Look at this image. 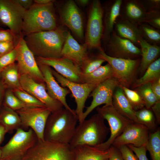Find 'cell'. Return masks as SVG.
<instances>
[{
  "mask_svg": "<svg viewBox=\"0 0 160 160\" xmlns=\"http://www.w3.org/2000/svg\"><path fill=\"white\" fill-rule=\"evenodd\" d=\"M16 130L8 142L1 147V159L21 160L37 141L36 135L31 128L25 130L20 128Z\"/></svg>",
  "mask_w": 160,
  "mask_h": 160,
  "instance_id": "obj_6",
  "label": "cell"
},
{
  "mask_svg": "<svg viewBox=\"0 0 160 160\" xmlns=\"http://www.w3.org/2000/svg\"><path fill=\"white\" fill-rule=\"evenodd\" d=\"M17 55V45L10 52L0 57V74L1 71L6 67L16 61Z\"/></svg>",
  "mask_w": 160,
  "mask_h": 160,
  "instance_id": "obj_40",
  "label": "cell"
},
{
  "mask_svg": "<svg viewBox=\"0 0 160 160\" xmlns=\"http://www.w3.org/2000/svg\"><path fill=\"white\" fill-rule=\"evenodd\" d=\"M119 86L122 89L126 97L135 111L145 107L144 101L136 91Z\"/></svg>",
  "mask_w": 160,
  "mask_h": 160,
  "instance_id": "obj_37",
  "label": "cell"
},
{
  "mask_svg": "<svg viewBox=\"0 0 160 160\" xmlns=\"http://www.w3.org/2000/svg\"><path fill=\"white\" fill-rule=\"evenodd\" d=\"M20 119L21 128H29L35 132L38 140H44V133L50 111L46 107H26L16 111ZM28 130V129H27Z\"/></svg>",
  "mask_w": 160,
  "mask_h": 160,
  "instance_id": "obj_10",
  "label": "cell"
},
{
  "mask_svg": "<svg viewBox=\"0 0 160 160\" xmlns=\"http://www.w3.org/2000/svg\"><path fill=\"white\" fill-rule=\"evenodd\" d=\"M124 15L122 16L137 25L145 23L151 11L147 12L143 4L140 1L132 0L126 1Z\"/></svg>",
  "mask_w": 160,
  "mask_h": 160,
  "instance_id": "obj_24",
  "label": "cell"
},
{
  "mask_svg": "<svg viewBox=\"0 0 160 160\" xmlns=\"http://www.w3.org/2000/svg\"><path fill=\"white\" fill-rule=\"evenodd\" d=\"M7 133L5 128L0 124V145L4 140L5 135Z\"/></svg>",
  "mask_w": 160,
  "mask_h": 160,
  "instance_id": "obj_51",
  "label": "cell"
},
{
  "mask_svg": "<svg viewBox=\"0 0 160 160\" xmlns=\"http://www.w3.org/2000/svg\"><path fill=\"white\" fill-rule=\"evenodd\" d=\"M6 88L0 79V110L2 106Z\"/></svg>",
  "mask_w": 160,
  "mask_h": 160,
  "instance_id": "obj_50",
  "label": "cell"
},
{
  "mask_svg": "<svg viewBox=\"0 0 160 160\" xmlns=\"http://www.w3.org/2000/svg\"><path fill=\"white\" fill-rule=\"evenodd\" d=\"M105 62L98 55H89L88 54L80 66L81 73L83 74L90 73L102 65Z\"/></svg>",
  "mask_w": 160,
  "mask_h": 160,
  "instance_id": "obj_34",
  "label": "cell"
},
{
  "mask_svg": "<svg viewBox=\"0 0 160 160\" xmlns=\"http://www.w3.org/2000/svg\"><path fill=\"white\" fill-rule=\"evenodd\" d=\"M149 134V130L145 126L133 123L128 126L114 140L111 146L118 149L129 144L137 147L146 146Z\"/></svg>",
  "mask_w": 160,
  "mask_h": 160,
  "instance_id": "obj_17",
  "label": "cell"
},
{
  "mask_svg": "<svg viewBox=\"0 0 160 160\" xmlns=\"http://www.w3.org/2000/svg\"><path fill=\"white\" fill-rule=\"evenodd\" d=\"M17 47L16 61L20 75H26L38 82L45 83L35 56L27 46L23 36L21 37Z\"/></svg>",
  "mask_w": 160,
  "mask_h": 160,
  "instance_id": "obj_12",
  "label": "cell"
},
{
  "mask_svg": "<svg viewBox=\"0 0 160 160\" xmlns=\"http://www.w3.org/2000/svg\"><path fill=\"white\" fill-rule=\"evenodd\" d=\"M26 10L15 0H0V21L18 39L23 36L22 26Z\"/></svg>",
  "mask_w": 160,
  "mask_h": 160,
  "instance_id": "obj_11",
  "label": "cell"
},
{
  "mask_svg": "<svg viewBox=\"0 0 160 160\" xmlns=\"http://www.w3.org/2000/svg\"><path fill=\"white\" fill-rule=\"evenodd\" d=\"M122 2L121 0L112 1L106 10L105 17V35L108 39L114 31V26L117 18L120 16Z\"/></svg>",
  "mask_w": 160,
  "mask_h": 160,
  "instance_id": "obj_30",
  "label": "cell"
},
{
  "mask_svg": "<svg viewBox=\"0 0 160 160\" xmlns=\"http://www.w3.org/2000/svg\"><path fill=\"white\" fill-rule=\"evenodd\" d=\"M78 118L75 110L65 108L51 113L47 120L44 133V140L69 144L76 130Z\"/></svg>",
  "mask_w": 160,
  "mask_h": 160,
  "instance_id": "obj_2",
  "label": "cell"
},
{
  "mask_svg": "<svg viewBox=\"0 0 160 160\" xmlns=\"http://www.w3.org/2000/svg\"><path fill=\"white\" fill-rule=\"evenodd\" d=\"M160 78V58H158L147 68L140 78L137 79L131 86L134 89L143 84L152 83Z\"/></svg>",
  "mask_w": 160,
  "mask_h": 160,
  "instance_id": "obj_31",
  "label": "cell"
},
{
  "mask_svg": "<svg viewBox=\"0 0 160 160\" xmlns=\"http://www.w3.org/2000/svg\"><path fill=\"white\" fill-rule=\"evenodd\" d=\"M109 132L104 119L97 113L79 123L69 145L73 148L82 145L96 146L105 141Z\"/></svg>",
  "mask_w": 160,
  "mask_h": 160,
  "instance_id": "obj_4",
  "label": "cell"
},
{
  "mask_svg": "<svg viewBox=\"0 0 160 160\" xmlns=\"http://www.w3.org/2000/svg\"><path fill=\"white\" fill-rule=\"evenodd\" d=\"M107 45L109 56L116 58L135 59L141 57L140 49L129 40L122 38L113 31Z\"/></svg>",
  "mask_w": 160,
  "mask_h": 160,
  "instance_id": "obj_18",
  "label": "cell"
},
{
  "mask_svg": "<svg viewBox=\"0 0 160 160\" xmlns=\"http://www.w3.org/2000/svg\"><path fill=\"white\" fill-rule=\"evenodd\" d=\"M119 149L124 160H139L136 155L127 145L122 146Z\"/></svg>",
  "mask_w": 160,
  "mask_h": 160,
  "instance_id": "obj_44",
  "label": "cell"
},
{
  "mask_svg": "<svg viewBox=\"0 0 160 160\" xmlns=\"http://www.w3.org/2000/svg\"><path fill=\"white\" fill-rule=\"evenodd\" d=\"M119 85L118 81L114 77L97 85L89 95V97H92V100L84 111L81 122L99 106L102 104L112 105L113 93L115 89Z\"/></svg>",
  "mask_w": 160,
  "mask_h": 160,
  "instance_id": "obj_15",
  "label": "cell"
},
{
  "mask_svg": "<svg viewBox=\"0 0 160 160\" xmlns=\"http://www.w3.org/2000/svg\"><path fill=\"white\" fill-rule=\"evenodd\" d=\"M20 39H18L9 29L0 30V42L13 41L17 44Z\"/></svg>",
  "mask_w": 160,
  "mask_h": 160,
  "instance_id": "obj_42",
  "label": "cell"
},
{
  "mask_svg": "<svg viewBox=\"0 0 160 160\" xmlns=\"http://www.w3.org/2000/svg\"><path fill=\"white\" fill-rule=\"evenodd\" d=\"M15 1L26 10L29 9L34 4L33 1L32 0H15Z\"/></svg>",
  "mask_w": 160,
  "mask_h": 160,
  "instance_id": "obj_49",
  "label": "cell"
},
{
  "mask_svg": "<svg viewBox=\"0 0 160 160\" xmlns=\"http://www.w3.org/2000/svg\"><path fill=\"white\" fill-rule=\"evenodd\" d=\"M69 144L37 140L21 160H74Z\"/></svg>",
  "mask_w": 160,
  "mask_h": 160,
  "instance_id": "obj_5",
  "label": "cell"
},
{
  "mask_svg": "<svg viewBox=\"0 0 160 160\" xmlns=\"http://www.w3.org/2000/svg\"><path fill=\"white\" fill-rule=\"evenodd\" d=\"M13 92L15 95L28 107L45 106L42 102L23 89H17Z\"/></svg>",
  "mask_w": 160,
  "mask_h": 160,
  "instance_id": "obj_39",
  "label": "cell"
},
{
  "mask_svg": "<svg viewBox=\"0 0 160 160\" xmlns=\"http://www.w3.org/2000/svg\"><path fill=\"white\" fill-rule=\"evenodd\" d=\"M113 77H114L113 69L111 66L107 63L105 65L100 66L90 73H81V79L82 83L97 86Z\"/></svg>",
  "mask_w": 160,
  "mask_h": 160,
  "instance_id": "obj_27",
  "label": "cell"
},
{
  "mask_svg": "<svg viewBox=\"0 0 160 160\" xmlns=\"http://www.w3.org/2000/svg\"><path fill=\"white\" fill-rule=\"evenodd\" d=\"M151 109L156 117L157 123H160V101H157L151 108Z\"/></svg>",
  "mask_w": 160,
  "mask_h": 160,
  "instance_id": "obj_48",
  "label": "cell"
},
{
  "mask_svg": "<svg viewBox=\"0 0 160 160\" xmlns=\"http://www.w3.org/2000/svg\"><path fill=\"white\" fill-rule=\"evenodd\" d=\"M1 81L6 89L12 91L22 89L20 82V74L17 63L11 64L4 69L0 73Z\"/></svg>",
  "mask_w": 160,
  "mask_h": 160,
  "instance_id": "obj_28",
  "label": "cell"
},
{
  "mask_svg": "<svg viewBox=\"0 0 160 160\" xmlns=\"http://www.w3.org/2000/svg\"><path fill=\"white\" fill-rule=\"evenodd\" d=\"M68 32L63 27L58 26L52 30L26 35L24 38L35 57L58 58L62 57L61 51Z\"/></svg>",
  "mask_w": 160,
  "mask_h": 160,
  "instance_id": "obj_1",
  "label": "cell"
},
{
  "mask_svg": "<svg viewBox=\"0 0 160 160\" xmlns=\"http://www.w3.org/2000/svg\"><path fill=\"white\" fill-rule=\"evenodd\" d=\"M111 153L108 160H124L119 149L111 146L110 147Z\"/></svg>",
  "mask_w": 160,
  "mask_h": 160,
  "instance_id": "obj_46",
  "label": "cell"
},
{
  "mask_svg": "<svg viewBox=\"0 0 160 160\" xmlns=\"http://www.w3.org/2000/svg\"><path fill=\"white\" fill-rule=\"evenodd\" d=\"M54 77L63 87L68 88L74 98L76 105L75 113L79 123L81 122L86 100L92 92L97 86L87 83H78L71 81L62 76L51 68Z\"/></svg>",
  "mask_w": 160,
  "mask_h": 160,
  "instance_id": "obj_13",
  "label": "cell"
},
{
  "mask_svg": "<svg viewBox=\"0 0 160 160\" xmlns=\"http://www.w3.org/2000/svg\"><path fill=\"white\" fill-rule=\"evenodd\" d=\"M140 47L141 57L139 71L143 74L148 67L158 59L160 52V47L152 44L144 38L138 43Z\"/></svg>",
  "mask_w": 160,
  "mask_h": 160,
  "instance_id": "obj_26",
  "label": "cell"
},
{
  "mask_svg": "<svg viewBox=\"0 0 160 160\" xmlns=\"http://www.w3.org/2000/svg\"><path fill=\"white\" fill-rule=\"evenodd\" d=\"M87 49L85 44H80L68 31L61 51L62 57L69 60L80 68L83 61L88 54Z\"/></svg>",
  "mask_w": 160,
  "mask_h": 160,
  "instance_id": "obj_21",
  "label": "cell"
},
{
  "mask_svg": "<svg viewBox=\"0 0 160 160\" xmlns=\"http://www.w3.org/2000/svg\"><path fill=\"white\" fill-rule=\"evenodd\" d=\"M151 83L152 90L158 101H160V78L153 81Z\"/></svg>",
  "mask_w": 160,
  "mask_h": 160,
  "instance_id": "obj_47",
  "label": "cell"
},
{
  "mask_svg": "<svg viewBox=\"0 0 160 160\" xmlns=\"http://www.w3.org/2000/svg\"><path fill=\"white\" fill-rule=\"evenodd\" d=\"M38 64L43 76L48 94L53 99L60 102L65 108L73 111L74 110L70 107L66 100V96L70 92L69 90L60 85L53 76L51 67L45 64Z\"/></svg>",
  "mask_w": 160,
  "mask_h": 160,
  "instance_id": "obj_20",
  "label": "cell"
},
{
  "mask_svg": "<svg viewBox=\"0 0 160 160\" xmlns=\"http://www.w3.org/2000/svg\"><path fill=\"white\" fill-rule=\"evenodd\" d=\"M17 44L13 41L0 42V57L11 51Z\"/></svg>",
  "mask_w": 160,
  "mask_h": 160,
  "instance_id": "obj_45",
  "label": "cell"
},
{
  "mask_svg": "<svg viewBox=\"0 0 160 160\" xmlns=\"http://www.w3.org/2000/svg\"><path fill=\"white\" fill-rule=\"evenodd\" d=\"M20 82L23 90L43 103L51 113L63 108V105L60 102L53 99L48 94L45 83L38 82L25 74L20 75Z\"/></svg>",
  "mask_w": 160,
  "mask_h": 160,
  "instance_id": "obj_14",
  "label": "cell"
},
{
  "mask_svg": "<svg viewBox=\"0 0 160 160\" xmlns=\"http://www.w3.org/2000/svg\"><path fill=\"white\" fill-rule=\"evenodd\" d=\"M0 79H1V76H0Z\"/></svg>",
  "mask_w": 160,
  "mask_h": 160,
  "instance_id": "obj_55",
  "label": "cell"
},
{
  "mask_svg": "<svg viewBox=\"0 0 160 160\" xmlns=\"http://www.w3.org/2000/svg\"><path fill=\"white\" fill-rule=\"evenodd\" d=\"M76 1L77 3L81 6H85L89 2V1L88 0H77Z\"/></svg>",
  "mask_w": 160,
  "mask_h": 160,
  "instance_id": "obj_53",
  "label": "cell"
},
{
  "mask_svg": "<svg viewBox=\"0 0 160 160\" xmlns=\"http://www.w3.org/2000/svg\"><path fill=\"white\" fill-rule=\"evenodd\" d=\"M140 96L144 102L145 107L151 109V107L158 101L151 87V83H146L134 89Z\"/></svg>",
  "mask_w": 160,
  "mask_h": 160,
  "instance_id": "obj_35",
  "label": "cell"
},
{
  "mask_svg": "<svg viewBox=\"0 0 160 160\" xmlns=\"http://www.w3.org/2000/svg\"><path fill=\"white\" fill-rule=\"evenodd\" d=\"M145 22L148 23L153 28L160 29V17L159 12L157 11H151Z\"/></svg>",
  "mask_w": 160,
  "mask_h": 160,
  "instance_id": "obj_41",
  "label": "cell"
},
{
  "mask_svg": "<svg viewBox=\"0 0 160 160\" xmlns=\"http://www.w3.org/2000/svg\"><path fill=\"white\" fill-rule=\"evenodd\" d=\"M2 105L15 111L28 107L9 89L6 90Z\"/></svg>",
  "mask_w": 160,
  "mask_h": 160,
  "instance_id": "obj_36",
  "label": "cell"
},
{
  "mask_svg": "<svg viewBox=\"0 0 160 160\" xmlns=\"http://www.w3.org/2000/svg\"><path fill=\"white\" fill-rule=\"evenodd\" d=\"M35 58L37 64L48 65L53 68L57 72L68 80L75 83H82L79 67L69 60L62 57L49 58L35 57Z\"/></svg>",
  "mask_w": 160,
  "mask_h": 160,
  "instance_id": "obj_19",
  "label": "cell"
},
{
  "mask_svg": "<svg viewBox=\"0 0 160 160\" xmlns=\"http://www.w3.org/2000/svg\"><path fill=\"white\" fill-rule=\"evenodd\" d=\"M0 124L9 133L21 127L20 119L17 112L3 105L0 110Z\"/></svg>",
  "mask_w": 160,
  "mask_h": 160,
  "instance_id": "obj_29",
  "label": "cell"
},
{
  "mask_svg": "<svg viewBox=\"0 0 160 160\" xmlns=\"http://www.w3.org/2000/svg\"><path fill=\"white\" fill-rule=\"evenodd\" d=\"M148 151L151 160H160V130L157 129L150 133L145 146Z\"/></svg>",
  "mask_w": 160,
  "mask_h": 160,
  "instance_id": "obj_32",
  "label": "cell"
},
{
  "mask_svg": "<svg viewBox=\"0 0 160 160\" xmlns=\"http://www.w3.org/2000/svg\"><path fill=\"white\" fill-rule=\"evenodd\" d=\"M113 105L122 115L134 123H138L134 109L126 97L122 89L119 85L115 89L112 100Z\"/></svg>",
  "mask_w": 160,
  "mask_h": 160,
  "instance_id": "obj_25",
  "label": "cell"
},
{
  "mask_svg": "<svg viewBox=\"0 0 160 160\" xmlns=\"http://www.w3.org/2000/svg\"><path fill=\"white\" fill-rule=\"evenodd\" d=\"M127 145L135 154L139 160H148L146 156L147 151L145 146L137 147L130 144Z\"/></svg>",
  "mask_w": 160,
  "mask_h": 160,
  "instance_id": "obj_43",
  "label": "cell"
},
{
  "mask_svg": "<svg viewBox=\"0 0 160 160\" xmlns=\"http://www.w3.org/2000/svg\"><path fill=\"white\" fill-rule=\"evenodd\" d=\"M96 110L97 113L108 121L110 135L105 142L95 146L101 149L107 150L126 128L134 122L120 113L113 105L98 107L96 108Z\"/></svg>",
  "mask_w": 160,
  "mask_h": 160,
  "instance_id": "obj_8",
  "label": "cell"
},
{
  "mask_svg": "<svg viewBox=\"0 0 160 160\" xmlns=\"http://www.w3.org/2000/svg\"><path fill=\"white\" fill-rule=\"evenodd\" d=\"M135 115L138 123L143 125L150 130L155 131L156 128L154 115L151 109L144 107L135 111Z\"/></svg>",
  "mask_w": 160,
  "mask_h": 160,
  "instance_id": "obj_33",
  "label": "cell"
},
{
  "mask_svg": "<svg viewBox=\"0 0 160 160\" xmlns=\"http://www.w3.org/2000/svg\"><path fill=\"white\" fill-rule=\"evenodd\" d=\"M0 160H2V159H0Z\"/></svg>",
  "mask_w": 160,
  "mask_h": 160,
  "instance_id": "obj_56",
  "label": "cell"
},
{
  "mask_svg": "<svg viewBox=\"0 0 160 160\" xmlns=\"http://www.w3.org/2000/svg\"><path fill=\"white\" fill-rule=\"evenodd\" d=\"M2 155V151L1 148V147H0V159H1Z\"/></svg>",
  "mask_w": 160,
  "mask_h": 160,
  "instance_id": "obj_54",
  "label": "cell"
},
{
  "mask_svg": "<svg viewBox=\"0 0 160 160\" xmlns=\"http://www.w3.org/2000/svg\"><path fill=\"white\" fill-rule=\"evenodd\" d=\"M98 55L112 67L114 77L119 85L129 88L137 79L141 59L116 58L107 55L102 48L99 49Z\"/></svg>",
  "mask_w": 160,
  "mask_h": 160,
  "instance_id": "obj_7",
  "label": "cell"
},
{
  "mask_svg": "<svg viewBox=\"0 0 160 160\" xmlns=\"http://www.w3.org/2000/svg\"><path fill=\"white\" fill-rule=\"evenodd\" d=\"M54 0H33L34 3L38 4L44 5L48 4L54 2Z\"/></svg>",
  "mask_w": 160,
  "mask_h": 160,
  "instance_id": "obj_52",
  "label": "cell"
},
{
  "mask_svg": "<svg viewBox=\"0 0 160 160\" xmlns=\"http://www.w3.org/2000/svg\"><path fill=\"white\" fill-rule=\"evenodd\" d=\"M59 12L62 23L80 40L84 38L82 16L75 2L69 0L59 7Z\"/></svg>",
  "mask_w": 160,
  "mask_h": 160,
  "instance_id": "obj_16",
  "label": "cell"
},
{
  "mask_svg": "<svg viewBox=\"0 0 160 160\" xmlns=\"http://www.w3.org/2000/svg\"><path fill=\"white\" fill-rule=\"evenodd\" d=\"M58 26L53 2L41 5L34 3L26 10L23 17L22 33L26 35L55 29Z\"/></svg>",
  "mask_w": 160,
  "mask_h": 160,
  "instance_id": "obj_3",
  "label": "cell"
},
{
  "mask_svg": "<svg viewBox=\"0 0 160 160\" xmlns=\"http://www.w3.org/2000/svg\"><path fill=\"white\" fill-rule=\"evenodd\" d=\"M74 160H106L111 153V149L103 150L95 146L87 145L77 146L74 148Z\"/></svg>",
  "mask_w": 160,
  "mask_h": 160,
  "instance_id": "obj_23",
  "label": "cell"
},
{
  "mask_svg": "<svg viewBox=\"0 0 160 160\" xmlns=\"http://www.w3.org/2000/svg\"><path fill=\"white\" fill-rule=\"evenodd\" d=\"M138 25L143 38L145 37L147 41L156 45H157V44L159 43L160 34L158 30L149 25L142 23Z\"/></svg>",
  "mask_w": 160,
  "mask_h": 160,
  "instance_id": "obj_38",
  "label": "cell"
},
{
  "mask_svg": "<svg viewBox=\"0 0 160 160\" xmlns=\"http://www.w3.org/2000/svg\"><path fill=\"white\" fill-rule=\"evenodd\" d=\"M106 160H108V159H107Z\"/></svg>",
  "mask_w": 160,
  "mask_h": 160,
  "instance_id": "obj_57",
  "label": "cell"
},
{
  "mask_svg": "<svg viewBox=\"0 0 160 160\" xmlns=\"http://www.w3.org/2000/svg\"><path fill=\"white\" fill-rule=\"evenodd\" d=\"M115 25L118 35L129 40L135 45H139V41L143 38L138 25L122 16L118 17Z\"/></svg>",
  "mask_w": 160,
  "mask_h": 160,
  "instance_id": "obj_22",
  "label": "cell"
},
{
  "mask_svg": "<svg viewBox=\"0 0 160 160\" xmlns=\"http://www.w3.org/2000/svg\"><path fill=\"white\" fill-rule=\"evenodd\" d=\"M103 10L100 1H93L90 9L87 25L85 44L87 49L101 48V39L103 35Z\"/></svg>",
  "mask_w": 160,
  "mask_h": 160,
  "instance_id": "obj_9",
  "label": "cell"
}]
</instances>
